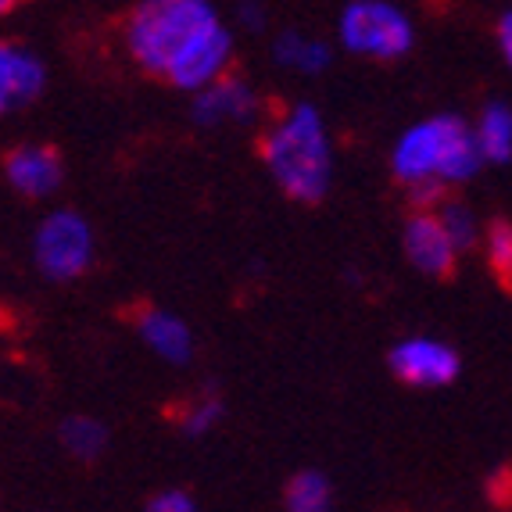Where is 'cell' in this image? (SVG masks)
I'll return each mask as SVG.
<instances>
[{
    "instance_id": "17",
    "label": "cell",
    "mask_w": 512,
    "mask_h": 512,
    "mask_svg": "<svg viewBox=\"0 0 512 512\" xmlns=\"http://www.w3.org/2000/svg\"><path fill=\"white\" fill-rule=\"evenodd\" d=\"M484 255L495 280L502 283L505 291H512V222L495 219L484 233Z\"/></svg>"
},
{
    "instance_id": "12",
    "label": "cell",
    "mask_w": 512,
    "mask_h": 512,
    "mask_svg": "<svg viewBox=\"0 0 512 512\" xmlns=\"http://www.w3.org/2000/svg\"><path fill=\"white\" fill-rule=\"evenodd\" d=\"M273 58L276 65L298 72V76H323L333 61V47L319 36L301 33V29H283L273 40Z\"/></svg>"
},
{
    "instance_id": "19",
    "label": "cell",
    "mask_w": 512,
    "mask_h": 512,
    "mask_svg": "<svg viewBox=\"0 0 512 512\" xmlns=\"http://www.w3.org/2000/svg\"><path fill=\"white\" fill-rule=\"evenodd\" d=\"M144 512H197V498L187 487H165V491L147 498Z\"/></svg>"
},
{
    "instance_id": "13",
    "label": "cell",
    "mask_w": 512,
    "mask_h": 512,
    "mask_svg": "<svg viewBox=\"0 0 512 512\" xmlns=\"http://www.w3.org/2000/svg\"><path fill=\"white\" fill-rule=\"evenodd\" d=\"M61 437V448L79 462H97L104 452H108V441H111V430L104 427L97 416H69L65 423L58 427Z\"/></svg>"
},
{
    "instance_id": "6",
    "label": "cell",
    "mask_w": 512,
    "mask_h": 512,
    "mask_svg": "<svg viewBox=\"0 0 512 512\" xmlns=\"http://www.w3.org/2000/svg\"><path fill=\"white\" fill-rule=\"evenodd\" d=\"M262 115V97L255 94V86L237 72H226L222 79L208 83L205 90H197L190 101V119L201 129H219V126H248Z\"/></svg>"
},
{
    "instance_id": "14",
    "label": "cell",
    "mask_w": 512,
    "mask_h": 512,
    "mask_svg": "<svg viewBox=\"0 0 512 512\" xmlns=\"http://www.w3.org/2000/svg\"><path fill=\"white\" fill-rule=\"evenodd\" d=\"M222 416H226V398L215 384H205L176 412V423H180L183 437H208L222 423Z\"/></svg>"
},
{
    "instance_id": "8",
    "label": "cell",
    "mask_w": 512,
    "mask_h": 512,
    "mask_svg": "<svg viewBox=\"0 0 512 512\" xmlns=\"http://www.w3.org/2000/svg\"><path fill=\"white\" fill-rule=\"evenodd\" d=\"M402 248L419 273L434 276V280H448L455 273V262H459V248H455L448 230H444L437 208H416L405 219Z\"/></svg>"
},
{
    "instance_id": "3",
    "label": "cell",
    "mask_w": 512,
    "mask_h": 512,
    "mask_svg": "<svg viewBox=\"0 0 512 512\" xmlns=\"http://www.w3.org/2000/svg\"><path fill=\"white\" fill-rule=\"evenodd\" d=\"M484 165L477 133L459 115H437L405 129L391 151V172L402 187L466 183Z\"/></svg>"
},
{
    "instance_id": "22",
    "label": "cell",
    "mask_w": 512,
    "mask_h": 512,
    "mask_svg": "<svg viewBox=\"0 0 512 512\" xmlns=\"http://www.w3.org/2000/svg\"><path fill=\"white\" fill-rule=\"evenodd\" d=\"M498 43H502V54L512 69V11L509 15H502V22H498Z\"/></svg>"
},
{
    "instance_id": "20",
    "label": "cell",
    "mask_w": 512,
    "mask_h": 512,
    "mask_svg": "<svg viewBox=\"0 0 512 512\" xmlns=\"http://www.w3.org/2000/svg\"><path fill=\"white\" fill-rule=\"evenodd\" d=\"M487 495L495 505H512V470H498L495 477L487 480Z\"/></svg>"
},
{
    "instance_id": "5",
    "label": "cell",
    "mask_w": 512,
    "mask_h": 512,
    "mask_svg": "<svg viewBox=\"0 0 512 512\" xmlns=\"http://www.w3.org/2000/svg\"><path fill=\"white\" fill-rule=\"evenodd\" d=\"M344 51L359 58L398 61L412 51V22L387 0H351L337 22Z\"/></svg>"
},
{
    "instance_id": "15",
    "label": "cell",
    "mask_w": 512,
    "mask_h": 512,
    "mask_svg": "<svg viewBox=\"0 0 512 512\" xmlns=\"http://www.w3.org/2000/svg\"><path fill=\"white\" fill-rule=\"evenodd\" d=\"M283 509L287 512H330L333 509V484L326 473L301 470L283 487Z\"/></svg>"
},
{
    "instance_id": "18",
    "label": "cell",
    "mask_w": 512,
    "mask_h": 512,
    "mask_svg": "<svg viewBox=\"0 0 512 512\" xmlns=\"http://www.w3.org/2000/svg\"><path fill=\"white\" fill-rule=\"evenodd\" d=\"M437 215H441L444 230H448L452 244L459 248V255H462V251H470L473 244H477L480 222H477V215H473L470 208L462 205V201H444V205L437 208Z\"/></svg>"
},
{
    "instance_id": "1",
    "label": "cell",
    "mask_w": 512,
    "mask_h": 512,
    "mask_svg": "<svg viewBox=\"0 0 512 512\" xmlns=\"http://www.w3.org/2000/svg\"><path fill=\"white\" fill-rule=\"evenodd\" d=\"M129 58L147 76L197 94L233 72V33L212 0H140L122 26Z\"/></svg>"
},
{
    "instance_id": "23",
    "label": "cell",
    "mask_w": 512,
    "mask_h": 512,
    "mask_svg": "<svg viewBox=\"0 0 512 512\" xmlns=\"http://www.w3.org/2000/svg\"><path fill=\"white\" fill-rule=\"evenodd\" d=\"M15 4H18V0H0V15H8V11L15 8Z\"/></svg>"
},
{
    "instance_id": "9",
    "label": "cell",
    "mask_w": 512,
    "mask_h": 512,
    "mask_svg": "<svg viewBox=\"0 0 512 512\" xmlns=\"http://www.w3.org/2000/svg\"><path fill=\"white\" fill-rule=\"evenodd\" d=\"M129 323H133L137 337L147 344L154 359L169 362V366H190L194 362V330H190L183 316L158 305H137L129 312Z\"/></svg>"
},
{
    "instance_id": "2",
    "label": "cell",
    "mask_w": 512,
    "mask_h": 512,
    "mask_svg": "<svg viewBox=\"0 0 512 512\" xmlns=\"http://www.w3.org/2000/svg\"><path fill=\"white\" fill-rule=\"evenodd\" d=\"M265 169L283 194L298 205H319L333 187V140L316 104L283 108L258 144Z\"/></svg>"
},
{
    "instance_id": "10",
    "label": "cell",
    "mask_w": 512,
    "mask_h": 512,
    "mask_svg": "<svg viewBox=\"0 0 512 512\" xmlns=\"http://www.w3.org/2000/svg\"><path fill=\"white\" fill-rule=\"evenodd\" d=\"M4 180L29 201L51 197L65 183V162L51 144H18L4 154Z\"/></svg>"
},
{
    "instance_id": "16",
    "label": "cell",
    "mask_w": 512,
    "mask_h": 512,
    "mask_svg": "<svg viewBox=\"0 0 512 512\" xmlns=\"http://www.w3.org/2000/svg\"><path fill=\"white\" fill-rule=\"evenodd\" d=\"M477 144L484 162H509L512 158V108L505 104H487L484 115H480Z\"/></svg>"
},
{
    "instance_id": "21",
    "label": "cell",
    "mask_w": 512,
    "mask_h": 512,
    "mask_svg": "<svg viewBox=\"0 0 512 512\" xmlns=\"http://www.w3.org/2000/svg\"><path fill=\"white\" fill-rule=\"evenodd\" d=\"M237 22L244 29H265V8L258 4V0H240V8H237Z\"/></svg>"
},
{
    "instance_id": "11",
    "label": "cell",
    "mask_w": 512,
    "mask_h": 512,
    "mask_svg": "<svg viewBox=\"0 0 512 512\" xmlns=\"http://www.w3.org/2000/svg\"><path fill=\"white\" fill-rule=\"evenodd\" d=\"M47 86V65L26 43L0 40V119L29 108Z\"/></svg>"
},
{
    "instance_id": "4",
    "label": "cell",
    "mask_w": 512,
    "mask_h": 512,
    "mask_svg": "<svg viewBox=\"0 0 512 512\" xmlns=\"http://www.w3.org/2000/svg\"><path fill=\"white\" fill-rule=\"evenodd\" d=\"M97 258L94 226L76 208H54L40 219L33 233V265L43 280L76 283L90 273Z\"/></svg>"
},
{
    "instance_id": "7",
    "label": "cell",
    "mask_w": 512,
    "mask_h": 512,
    "mask_svg": "<svg viewBox=\"0 0 512 512\" xmlns=\"http://www.w3.org/2000/svg\"><path fill=\"white\" fill-rule=\"evenodd\" d=\"M391 373L409 387H444L459 376V355L434 337H405L391 348Z\"/></svg>"
}]
</instances>
